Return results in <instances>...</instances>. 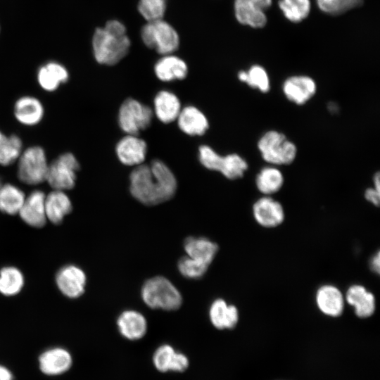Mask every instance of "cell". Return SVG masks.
Returning <instances> with one entry per match:
<instances>
[{
  "instance_id": "cell-2",
  "label": "cell",
  "mask_w": 380,
  "mask_h": 380,
  "mask_svg": "<svg viewBox=\"0 0 380 380\" xmlns=\"http://www.w3.org/2000/svg\"><path fill=\"white\" fill-rule=\"evenodd\" d=\"M92 46L98 63L113 65L127 54L130 41L125 25L120 21L113 20L108 21L104 27L95 30Z\"/></svg>"
},
{
  "instance_id": "cell-20",
  "label": "cell",
  "mask_w": 380,
  "mask_h": 380,
  "mask_svg": "<svg viewBox=\"0 0 380 380\" xmlns=\"http://www.w3.org/2000/svg\"><path fill=\"white\" fill-rule=\"evenodd\" d=\"M344 298L348 304L354 308L355 313L358 317L367 318L372 316L375 311V297L362 285L350 286Z\"/></svg>"
},
{
  "instance_id": "cell-7",
  "label": "cell",
  "mask_w": 380,
  "mask_h": 380,
  "mask_svg": "<svg viewBox=\"0 0 380 380\" xmlns=\"http://www.w3.org/2000/svg\"><path fill=\"white\" fill-rule=\"evenodd\" d=\"M49 165L44 150L39 146L28 148L20 157L19 179L27 184H37L46 179Z\"/></svg>"
},
{
  "instance_id": "cell-25",
  "label": "cell",
  "mask_w": 380,
  "mask_h": 380,
  "mask_svg": "<svg viewBox=\"0 0 380 380\" xmlns=\"http://www.w3.org/2000/svg\"><path fill=\"white\" fill-rule=\"evenodd\" d=\"M154 110L158 120L167 124L177 119L181 111L180 101L172 92L161 91L155 97Z\"/></svg>"
},
{
  "instance_id": "cell-42",
  "label": "cell",
  "mask_w": 380,
  "mask_h": 380,
  "mask_svg": "<svg viewBox=\"0 0 380 380\" xmlns=\"http://www.w3.org/2000/svg\"><path fill=\"white\" fill-rule=\"evenodd\" d=\"M1 179H0V188H1Z\"/></svg>"
},
{
  "instance_id": "cell-17",
  "label": "cell",
  "mask_w": 380,
  "mask_h": 380,
  "mask_svg": "<svg viewBox=\"0 0 380 380\" xmlns=\"http://www.w3.org/2000/svg\"><path fill=\"white\" fill-rule=\"evenodd\" d=\"M45 195L43 191L35 190L27 198L19 211L21 219L34 227H43L46 221Z\"/></svg>"
},
{
  "instance_id": "cell-13",
  "label": "cell",
  "mask_w": 380,
  "mask_h": 380,
  "mask_svg": "<svg viewBox=\"0 0 380 380\" xmlns=\"http://www.w3.org/2000/svg\"><path fill=\"white\" fill-rule=\"evenodd\" d=\"M152 362L155 368L160 372H183L189 365L188 357L177 351L170 344H163L154 351Z\"/></svg>"
},
{
  "instance_id": "cell-34",
  "label": "cell",
  "mask_w": 380,
  "mask_h": 380,
  "mask_svg": "<svg viewBox=\"0 0 380 380\" xmlns=\"http://www.w3.org/2000/svg\"><path fill=\"white\" fill-rule=\"evenodd\" d=\"M21 148L22 142L18 136L6 137L0 132V165L13 163L19 157Z\"/></svg>"
},
{
  "instance_id": "cell-18",
  "label": "cell",
  "mask_w": 380,
  "mask_h": 380,
  "mask_svg": "<svg viewBox=\"0 0 380 380\" xmlns=\"http://www.w3.org/2000/svg\"><path fill=\"white\" fill-rule=\"evenodd\" d=\"M319 310L329 317L340 316L344 309L345 298L336 286L326 284L319 288L315 296Z\"/></svg>"
},
{
  "instance_id": "cell-31",
  "label": "cell",
  "mask_w": 380,
  "mask_h": 380,
  "mask_svg": "<svg viewBox=\"0 0 380 380\" xmlns=\"http://www.w3.org/2000/svg\"><path fill=\"white\" fill-rule=\"evenodd\" d=\"M25 199L24 193L14 185L6 184L0 188V210L9 215L19 213Z\"/></svg>"
},
{
  "instance_id": "cell-15",
  "label": "cell",
  "mask_w": 380,
  "mask_h": 380,
  "mask_svg": "<svg viewBox=\"0 0 380 380\" xmlns=\"http://www.w3.org/2000/svg\"><path fill=\"white\" fill-rule=\"evenodd\" d=\"M56 281L65 296L75 298L84 293L87 278L82 270L75 265H68L58 271Z\"/></svg>"
},
{
  "instance_id": "cell-21",
  "label": "cell",
  "mask_w": 380,
  "mask_h": 380,
  "mask_svg": "<svg viewBox=\"0 0 380 380\" xmlns=\"http://www.w3.org/2000/svg\"><path fill=\"white\" fill-rule=\"evenodd\" d=\"M212 324L217 329H233L239 321V311L236 306L228 305L222 298L215 300L209 309Z\"/></svg>"
},
{
  "instance_id": "cell-30",
  "label": "cell",
  "mask_w": 380,
  "mask_h": 380,
  "mask_svg": "<svg viewBox=\"0 0 380 380\" xmlns=\"http://www.w3.org/2000/svg\"><path fill=\"white\" fill-rule=\"evenodd\" d=\"M238 79L249 87L258 90L262 94L270 91V80L267 70L260 65H253L248 70H241Z\"/></svg>"
},
{
  "instance_id": "cell-19",
  "label": "cell",
  "mask_w": 380,
  "mask_h": 380,
  "mask_svg": "<svg viewBox=\"0 0 380 380\" xmlns=\"http://www.w3.org/2000/svg\"><path fill=\"white\" fill-rule=\"evenodd\" d=\"M117 326L121 336L129 341L142 338L147 331L145 317L134 310L123 311L118 317Z\"/></svg>"
},
{
  "instance_id": "cell-27",
  "label": "cell",
  "mask_w": 380,
  "mask_h": 380,
  "mask_svg": "<svg viewBox=\"0 0 380 380\" xmlns=\"http://www.w3.org/2000/svg\"><path fill=\"white\" fill-rule=\"evenodd\" d=\"M71 210V201L63 191H53L45 198L46 216L53 224L61 222Z\"/></svg>"
},
{
  "instance_id": "cell-11",
  "label": "cell",
  "mask_w": 380,
  "mask_h": 380,
  "mask_svg": "<svg viewBox=\"0 0 380 380\" xmlns=\"http://www.w3.org/2000/svg\"><path fill=\"white\" fill-rule=\"evenodd\" d=\"M272 0H235L234 12L237 20L254 28L262 27L267 23L265 11Z\"/></svg>"
},
{
  "instance_id": "cell-41",
  "label": "cell",
  "mask_w": 380,
  "mask_h": 380,
  "mask_svg": "<svg viewBox=\"0 0 380 380\" xmlns=\"http://www.w3.org/2000/svg\"><path fill=\"white\" fill-rule=\"evenodd\" d=\"M373 187L380 192V173L379 171L376 172L373 176Z\"/></svg>"
},
{
  "instance_id": "cell-9",
  "label": "cell",
  "mask_w": 380,
  "mask_h": 380,
  "mask_svg": "<svg viewBox=\"0 0 380 380\" xmlns=\"http://www.w3.org/2000/svg\"><path fill=\"white\" fill-rule=\"evenodd\" d=\"M79 168V163L72 153L62 154L49 165L46 180L55 190L70 189L75 186Z\"/></svg>"
},
{
  "instance_id": "cell-24",
  "label": "cell",
  "mask_w": 380,
  "mask_h": 380,
  "mask_svg": "<svg viewBox=\"0 0 380 380\" xmlns=\"http://www.w3.org/2000/svg\"><path fill=\"white\" fill-rule=\"evenodd\" d=\"M154 70L158 78L164 82L183 80L188 72L185 62L170 54L161 58L155 65Z\"/></svg>"
},
{
  "instance_id": "cell-1",
  "label": "cell",
  "mask_w": 380,
  "mask_h": 380,
  "mask_svg": "<svg viewBox=\"0 0 380 380\" xmlns=\"http://www.w3.org/2000/svg\"><path fill=\"white\" fill-rule=\"evenodd\" d=\"M129 190L137 201L147 205L167 201L175 195L177 183L170 169L161 160L139 165L129 176Z\"/></svg>"
},
{
  "instance_id": "cell-3",
  "label": "cell",
  "mask_w": 380,
  "mask_h": 380,
  "mask_svg": "<svg viewBox=\"0 0 380 380\" xmlns=\"http://www.w3.org/2000/svg\"><path fill=\"white\" fill-rule=\"evenodd\" d=\"M257 148L264 161L271 165H289L298 153L297 146L282 132L270 129L258 139Z\"/></svg>"
},
{
  "instance_id": "cell-33",
  "label": "cell",
  "mask_w": 380,
  "mask_h": 380,
  "mask_svg": "<svg viewBox=\"0 0 380 380\" xmlns=\"http://www.w3.org/2000/svg\"><path fill=\"white\" fill-rule=\"evenodd\" d=\"M310 0H279V6L284 16L293 23L306 18L310 11Z\"/></svg>"
},
{
  "instance_id": "cell-36",
  "label": "cell",
  "mask_w": 380,
  "mask_h": 380,
  "mask_svg": "<svg viewBox=\"0 0 380 380\" xmlns=\"http://www.w3.org/2000/svg\"><path fill=\"white\" fill-rule=\"evenodd\" d=\"M138 9L148 22L160 20L165 12L166 0H140Z\"/></svg>"
},
{
  "instance_id": "cell-32",
  "label": "cell",
  "mask_w": 380,
  "mask_h": 380,
  "mask_svg": "<svg viewBox=\"0 0 380 380\" xmlns=\"http://www.w3.org/2000/svg\"><path fill=\"white\" fill-rule=\"evenodd\" d=\"M24 278L21 272L14 267H4L0 271V292L5 296L19 293L23 286Z\"/></svg>"
},
{
  "instance_id": "cell-23",
  "label": "cell",
  "mask_w": 380,
  "mask_h": 380,
  "mask_svg": "<svg viewBox=\"0 0 380 380\" xmlns=\"http://www.w3.org/2000/svg\"><path fill=\"white\" fill-rule=\"evenodd\" d=\"M187 256L209 265L215 258L217 245L205 237H188L184 243Z\"/></svg>"
},
{
  "instance_id": "cell-39",
  "label": "cell",
  "mask_w": 380,
  "mask_h": 380,
  "mask_svg": "<svg viewBox=\"0 0 380 380\" xmlns=\"http://www.w3.org/2000/svg\"><path fill=\"white\" fill-rule=\"evenodd\" d=\"M12 372L6 366L0 365V380H13Z\"/></svg>"
},
{
  "instance_id": "cell-8",
  "label": "cell",
  "mask_w": 380,
  "mask_h": 380,
  "mask_svg": "<svg viewBox=\"0 0 380 380\" xmlns=\"http://www.w3.org/2000/svg\"><path fill=\"white\" fill-rule=\"evenodd\" d=\"M152 118V110L148 106L135 99H127L120 108L118 122L125 133L137 135L150 125Z\"/></svg>"
},
{
  "instance_id": "cell-26",
  "label": "cell",
  "mask_w": 380,
  "mask_h": 380,
  "mask_svg": "<svg viewBox=\"0 0 380 380\" xmlns=\"http://www.w3.org/2000/svg\"><path fill=\"white\" fill-rule=\"evenodd\" d=\"M255 183L257 189L263 196H271L282 188L284 177L279 168L270 165L260 169L255 176Z\"/></svg>"
},
{
  "instance_id": "cell-35",
  "label": "cell",
  "mask_w": 380,
  "mask_h": 380,
  "mask_svg": "<svg viewBox=\"0 0 380 380\" xmlns=\"http://www.w3.org/2000/svg\"><path fill=\"white\" fill-rule=\"evenodd\" d=\"M316 1L322 11L333 15L346 13L363 3V0H316Z\"/></svg>"
},
{
  "instance_id": "cell-16",
  "label": "cell",
  "mask_w": 380,
  "mask_h": 380,
  "mask_svg": "<svg viewBox=\"0 0 380 380\" xmlns=\"http://www.w3.org/2000/svg\"><path fill=\"white\" fill-rule=\"evenodd\" d=\"M146 151L145 141L137 135L127 134L116 146L118 159L122 164L129 166L141 165L145 160Z\"/></svg>"
},
{
  "instance_id": "cell-29",
  "label": "cell",
  "mask_w": 380,
  "mask_h": 380,
  "mask_svg": "<svg viewBox=\"0 0 380 380\" xmlns=\"http://www.w3.org/2000/svg\"><path fill=\"white\" fill-rule=\"evenodd\" d=\"M40 86L46 91L56 90L61 83L68 79V72L65 67L56 62H49L41 67L37 75Z\"/></svg>"
},
{
  "instance_id": "cell-14",
  "label": "cell",
  "mask_w": 380,
  "mask_h": 380,
  "mask_svg": "<svg viewBox=\"0 0 380 380\" xmlns=\"http://www.w3.org/2000/svg\"><path fill=\"white\" fill-rule=\"evenodd\" d=\"M38 362L39 369L43 374L47 376H58L70 369L72 358L66 349L56 347L42 353Z\"/></svg>"
},
{
  "instance_id": "cell-5",
  "label": "cell",
  "mask_w": 380,
  "mask_h": 380,
  "mask_svg": "<svg viewBox=\"0 0 380 380\" xmlns=\"http://www.w3.org/2000/svg\"><path fill=\"white\" fill-rule=\"evenodd\" d=\"M199 160L208 170L221 172L227 179L242 178L248 169L247 161L237 153L220 156L208 146L199 147Z\"/></svg>"
},
{
  "instance_id": "cell-22",
  "label": "cell",
  "mask_w": 380,
  "mask_h": 380,
  "mask_svg": "<svg viewBox=\"0 0 380 380\" xmlns=\"http://www.w3.org/2000/svg\"><path fill=\"white\" fill-rule=\"evenodd\" d=\"M177 120L180 129L191 136L203 135L208 128L206 117L194 106L181 109Z\"/></svg>"
},
{
  "instance_id": "cell-12",
  "label": "cell",
  "mask_w": 380,
  "mask_h": 380,
  "mask_svg": "<svg viewBox=\"0 0 380 380\" xmlns=\"http://www.w3.org/2000/svg\"><path fill=\"white\" fill-rule=\"evenodd\" d=\"M252 210L257 223L266 228L280 225L285 218L282 205L270 196H263L256 200Z\"/></svg>"
},
{
  "instance_id": "cell-37",
  "label": "cell",
  "mask_w": 380,
  "mask_h": 380,
  "mask_svg": "<svg viewBox=\"0 0 380 380\" xmlns=\"http://www.w3.org/2000/svg\"><path fill=\"white\" fill-rule=\"evenodd\" d=\"M209 265L189 256L182 258L178 262V270L184 277L189 279H199L203 277Z\"/></svg>"
},
{
  "instance_id": "cell-40",
  "label": "cell",
  "mask_w": 380,
  "mask_h": 380,
  "mask_svg": "<svg viewBox=\"0 0 380 380\" xmlns=\"http://www.w3.org/2000/svg\"><path fill=\"white\" fill-rule=\"evenodd\" d=\"M380 258L379 252L378 251L376 255L372 258L371 260V267L373 271L376 273H379V266H380Z\"/></svg>"
},
{
  "instance_id": "cell-6",
  "label": "cell",
  "mask_w": 380,
  "mask_h": 380,
  "mask_svg": "<svg viewBox=\"0 0 380 380\" xmlns=\"http://www.w3.org/2000/svg\"><path fill=\"white\" fill-rule=\"evenodd\" d=\"M141 35L145 45L160 54H170L179 46L177 32L162 19L148 22L141 29Z\"/></svg>"
},
{
  "instance_id": "cell-38",
  "label": "cell",
  "mask_w": 380,
  "mask_h": 380,
  "mask_svg": "<svg viewBox=\"0 0 380 380\" xmlns=\"http://www.w3.org/2000/svg\"><path fill=\"white\" fill-rule=\"evenodd\" d=\"M365 198L374 205H379L380 192L376 190L374 187H368L364 193Z\"/></svg>"
},
{
  "instance_id": "cell-10",
  "label": "cell",
  "mask_w": 380,
  "mask_h": 380,
  "mask_svg": "<svg viewBox=\"0 0 380 380\" xmlns=\"http://www.w3.org/2000/svg\"><path fill=\"white\" fill-rule=\"evenodd\" d=\"M317 89L314 79L303 75L287 77L281 86L286 99L297 106H303L310 101L316 94Z\"/></svg>"
},
{
  "instance_id": "cell-4",
  "label": "cell",
  "mask_w": 380,
  "mask_h": 380,
  "mask_svg": "<svg viewBox=\"0 0 380 380\" xmlns=\"http://www.w3.org/2000/svg\"><path fill=\"white\" fill-rule=\"evenodd\" d=\"M141 296L146 305L153 309L175 310L182 303V296L179 290L162 276L146 281L141 287Z\"/></svg>"
},
{
  "instance_id": "cell-28",
  "label": "cell",
  "mask_w": 380,
  "mask_h": 380,
  "mask_svg": "<svg viewBox=\"0 0 380 380\" xmlns=\"http://www.w3.org/2000/svg\"><path fill=\"white\" fill-rule=\"evenodd\" d=\"M14 113L17 120L21 123L33 125L41 120L44 109L42 103L37 99L24 96L15 103Z\"/></svg>"
}]
</instances>
